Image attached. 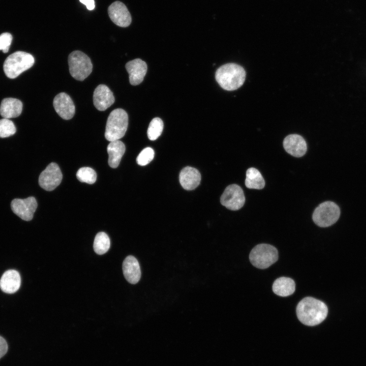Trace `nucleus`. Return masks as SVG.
<instances>
[{
    "instance_id": "obj_20",
    "label": "nucleus",
    "mask_w": 366,
    "mask_h": 366,
    "mask_svg": "<svg viewBox=\"0 0 366 366\" xmlns=\"http://www.w3.org/2000/svg\"><path fill=\"white\" fill-rule=\"evenodd\" d=\"M107 150L109 156V165L111 168H116L119 165L121 159L125 152V144L119 140L110 141Z\"/></svg>"
},
{
    "instance_id": "obj_14",
    "label": "nucleus",
    "mask_w": 366,
    "mask_h": 366,
    "mask_svg": "<svg viewBox=\"0 0 366 366\" xmlns=\"http://www.w3.org/2000/svg\"><path fill=\"white\" fill-rule=\"evenodd\" d=\"M93 102L98 110L104 111L114 103V97L108 86L100 84L94 90Z\"/></svg>"
},
{
    "instance_id": "obj_26",
    "label": "nucleus",
    "mask_w": 366,
    "mask_h": 366,
    "mask_svg": "<svg viewBox=\"0 0 366 366\" xmlns=\"http://www.w3.org/2000/svg\"><path fill=\"white\" fill-rule=\"evenodd\" d=\"M16 128L13 122L8 118L0 119V137L6 138L14 135Z\"/></svg>"
},
{
    "instance_id": "obj_2",
    "label": "nucleus",
    "mask_w": 366,
    "mask_h": 366,
    "mask_svg": "<svg viewBox=\"0 0 366 366\" xmlns=\"http://www.w3.org/2000/svg\"><path fill=\"white\" fill-rule=\"evenodd\" d=\"M246 73L240 66L229 63L219 68L216 72V79L220 86L227 90H234L244 83Z\"/></svg>"
},
{
    "instance_id": "obj_13",
    "label": "nucleus",
    "mask_w": 366,
    "mask_h": 366,
    "mask_svg": "<svg viewBox=\"0 0 366 366\" xmlns=\"http://www.w3.org/2000/svg\"><path fill=\"white\" fill-rule=\"evenodd\" d=\"M285 150L295 157H301L306 152L307 143L304 138L298 134H290L285 138L283 141Z\"/></svg>"
},
{
    "instance_id": "obj_6",
    "label": "nucleus",
    "mask_w": 366,
    "mask_h": 366,
    "mask_svg": "<svg viewBox=\"0 0 366 366\" xmlns=\"http://www.w3.org/2000/svg\"><path fill=\"white\" fill-rule=\"evenodd\" d=\"M69 71L75 79L82 81L87 77L93 70V65L89 57L83 52L76 50L68 57Z\"/></svg>"
},
{
    "instance_id": "obj_27",
    "label": "nucleus",
    "mask_w": 366,
    "mask_h": 366,
    "mask_svg": "<svg viewBox=\"0 0 366 366\" xmlns=\"http://www.w3.org/2000/svg\"><path fill=\"white\" fill-rule=\"evenodd\" d=\"M154 151L151 147L143 149L137 157L136 161L138 165L145 166L150 163L154 158Z\"/></svg>"
},
{
    "instance_id": "obj_19",
    "label": "nucleus",
    "mask_w": 366,
    "mask_h": 366,
    "mask_svg": "<svg viewBox=\"0 0 366 366\" xmlns=\"http://www.w3.org/2000/svg\"><path fill=\"white\" fill-rule=\"evenodd\" d=\"M22 107V103L17 99H4L0 106V114L3 117L8 119L18 117L21 113Z\"/></svg>"
},
{
    "instance_id": "obj_21",
    "label": "nucleus",
    "mask_w": 366,
    "mask_h": 366,
    "mask_svg": "<svg viewBox=\"0 0 366 366\" xmlns=\"http://www.w3.org/2000/svg\"><path fill=\"white\" fill-rule=\"evenodd\" d=\"M295 290V283L291 278L280 277L272 285L273 292L277 295L286 297L292 294Z\"/></svg>"
},
{
    "instance_id": "obj_15",
    "label": "nucleus",
    "mask_w": 366,
    "mask_h": 366,
    "mask_svg": "<svg viewBox=\"0 0 366 366\" xmlns=\"http://www.w3.org/2000/svg\"><path fill=\"white\" fill-rule=\"evenodd\" d=\"M126 68L129 75L130 83L133 85H137L143 80L147 67L145 62L136 58L128 62Z\"/></svg>"
},
{
    "instance_id": "obj_4",
    "label": "nucleus",
    "mask_w": 366,
    "mask_h": 366,
    "mask_svg": "<svg viewBox=\"0 0 366 366\" xmlns=\"http://www.w3.org/2000/svg\"><path fill=\"white\" fill-rule=\"evenodd\" d=\"M128 126V115L123 109L118 108L109 114L106 125L105 137L109 141L119 140L125 134Z\"/></svg>"
},
{
    "instance_id": "obj_22",
    "label": "nucleus",
    "mask_w": 366,
    "mask_h": 366,
    "mask_svg": "<svg viewBox=\"0 0 366 366\" xmlns=\"http://www.w3.org/2000/svg\"><path fill=\"white\" fill-rule=\"evenodd\" d=\"M245 185L249 189L260 190L264 187L265 181L259 171L251 167L247 170Z\"/></svg>"
},
{
    "instance_id": "obj_24",
    "label": "nucleus",
    "mask_w": 366,
    "mask_h": 366,
    "mask_svg": "<svg viewBox=\"0 0 366 366\" xmlns=\"http://www.w3.org/2000/svg\"><path fill=\"white\" fill-rule=\"evenodd\" d=\"M163 122L159 117L153 118L150 122L147 129V136L150 140L157 139L162 134L163 130Z\"/></svg>"
},
{
    "instance_id": "obj_12",
    "label": "nucleus",
    "mask_w": 366,
    "mask_h": 366,
    "mask_svg": "<svg viewBox=\"0 0 366 366\" xmlns=\"http://www.w3.org/2000/svg\"><path fill=\"white\" fill-rule=\"evenodd\" d=\"M53 106L57 113L64 119L72 118L75 111L74 103L65 93L57 94L53 100Z\"/></svg>"
},
{
    "instance_id": "obj_16",
    "label": "nucleus",
    "mask_w": 366,
    "mask_h": 366,
    "mask_svg": "<svg viewBox=\"0 0 366 366\" xmlns=\"http://www.w3.org/2000/svg\"><path fill=\"white\" fill-rule=\"evenodd\" d=\"M179 179L181 186L184 189L192 190L200 184L201 175L197 169L187 166L181 170Z\"/></svg>"
},
{
    "instance_id": "obj_17",
    "label": "nucleus",
    "mask_w": 366,
    "mask_h": 366,
    "mask_svg": "<svg viewBox=\"0 0 366 366\" xmlns=\"http://www.w3.org/2000/svg\"><path fill=\"white\" fill-rule=\"evenodd\" d=\"M21 278L19 272L14 269L5 271L0 279V288L7 293H14L19 289Z\"/></svg>"
},
{
    "instance_id": "obj_30",
    "label": "nucleus",
    "mask_w": 366,
    "mask_h": 366,
    "mask_svg": "<svg viewBox=\"0 0 366 366\" xmlns=\"http://www.w3.org/2000/svg\"><path fill=\"white\" fill-rule=\"evenodd\" d=\"M80 2L86 6L87 9L92 10L95 8L94 0H79Z\"/></svg>"
},
{
    "instance_id": "obj_28",
    "label": "nucleus",
    "mask_w": 366,
    "mask_h": 366,
    "mask_svg": "<svg viewBox=\"0 0 366 366\" xmlns=\"http://www.w3.org/2000/svg\"><path fill=\"white\" fill-rule=\"evenodd\" d=\"M12 39L13 37L9 33H3L0 35V50L4 53L8 52Z\"/></svg>"
},
{
    "instance_id": "obj_8",
    "label": "nucleus",
    "mask_w": 366,
    "mask_h": 366,
    "mask_svg": "<svg viewBox=\"0 0 366 366\" xmlns=\"http://www.w3.org/2000/svg\"><path fill=\"white\" fill-rule=\"evenodd\" d=\"M220 201L227 208L232 210L240 209L245 202V197L241 188L232 184L226 187L222 194Z\"/></svg>"
},
{
    "instance_id": "obj_9",
    "label": "nucleus",
    "mask_w": 366,
    "mask_h": 366,
    "mask_svg": "<svg viewBox=\"0 0 366 366\" xmlns=\"http://www.w3.org/2000/svg\"><path fill=\"white\" fill-rule=\"evenodd\" d=\"M62 178V173L58 165L51 163L40 174L39 184L43 189L50 191L60 184Z\"/></svg>"
},
{
    "instance_id": "obj_11",
    "label": "nucleus",
    "mask_w": 366,
    "mask_h": 366,
    "mask_svg": "<svg viewBox=\"0 0 366 366\" xmlns=\"http://www.w3.org/2000/svg\"><path fill=\"white\" fill-rule=\"evenodd\" d=\"M109 16L117 25L126 27L132 22L131 15L125 5L119 1H115L108 9Z\"/></svg>"
},
{
    "instance_id": "obj_29",
    "label": "nucleus",
    "mask_w": 366,
    "mask_h": 366,
    "mask_svg": "<svg viewBox=\"0 0 366 366\" xmlns=\"http://www.w3.org/2000/svg\"><path fill=\"white\" fill-rule=\"evenodd\" d=\"M8 345L6 340L0 336V359L7 352Z\"/></svg>"
},
{
    "instance_id": "obj_7",
    "label": "nucleus",
    "mask_w": 366,
    "mask_h": 366,
    "mask_svg": "<svg viewBox=\"0 0 366 366\" xmlns=\"http://www.w3.org/2000/svg\"><path fill=\"white\" fill-rule=\"evenodd\" d=\"M340 209L334 202L325 201L320 204L314 210L313 220L318 226L327 227L334 224L340 216Z\"/></svg>"
},
{
    "instance_id": "obj_10",
    "label": "nucleus",
    "mask_w": 366,
    "mask_h": 366,
    "mask_svg": "<svg viewBox=\"0 0 366 366\" xmlns=\"http://www.w3.org/2000/svg\"><path fill=\"white\" fill-rule=\"evenodd\" d=\"M13 212L21 219L29 221L34 216L37 207V202L35 197H29L25 199H14L11 203Z\"/></svg>"
},
{
    "instance_id": "obj_23",
    "label": "nucleus",
    "mask_w": 366,
    "mask_h": 366,
    "mask_svg": "<svg viewBox=\"0 0 366 366\" xmlns=\"http://www.w3.org/2000/svg\"><path fill=\"white\" fill-rule=\"evenodd\" d=\"M110 246V239L106 233L100 232L96 235L93 247L97 254L103 255L106 253L108 251Z\"/></svg>"
},
{
    "instance_id": "obj_25",
    "label": "nucleus",
    "mask_w": 366,
    "mask_h": 366,
    "mask_svg": "<svg viewBox=\"0 0 366 366\" xmlns=\"http://www.w3.org/2000/svg\"><path fill=\"white\" fill-rule=\"evenodd\" d=\"M77 179L82 182L93 184L97 179V174L95 171L87 167L80 168L76 173Z\"/></svg>"
},
{
    "instance_id": "obj_5",
    "label": "nucleus",
    "mask_w": 366,
    "mask_h": 366,
    "mask_svg": "<svg viewBox=\"0 0 366 366\" xmlns=\"http://www.w3.org/2000/svg\"><path fill=\"white\" fill-rule=\"evenodd\" d=\"M278 259V252L277 249L266 243L256 246L249 255V259L252 265L260 269L268 268L276 262Z\"/></svg>"
},
{
    "instance_id": "obj_18",
    "label": "nucleus",
    "mask_w": 366,
    "mask_h": 366,
    "mask_svg": "<svg viewBox=\"0 0 366 366\" xmlns=\"http://www.w3.org/2000/svg\"><path fill=\"white\" fill-rule=\"evenodd\" d=\"M124 275L131 284L137 283L141 277V270L137 259L133 256H127L123 263Z\"/></svg>"
},
{
    "instance_id": "obj_3",
    "label": "nucleus",
    "mask_w": 366,
    "mask_h": 366,
    "mask_svg": "<svg viewBox=\"0 0 366 366\" xmlns=\"http://www.w3.org/2000/svg\"><path fill=\"white\" fill-rule=\"evenodd\" d=\"M35 62L33 55L18 51L8 56L4 62V71L7 77L14 79L31 68Z\"/></svg>"
},
{
    "instance_id": "obj_1",
    "label": "nucleus",
    "mask_w": 366,
    "mask_h": 366,
    "mask_svg": "<svg viewBox=\"0 0 366 366\" xmlns=\"http://www.w3.org/2000/svg\"><path fill=\"white\" fill-rule=\"evenodd\" d=\"M328 314V308L322 301L312 297L301 300L296 307L298 320L308 326H315L323 321Z\"/></svg>"
}]
</instances>
